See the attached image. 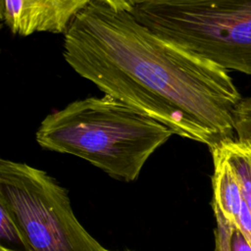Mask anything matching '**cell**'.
I'll list each match as a JSON object with an SVG mask.
<instances>
[{
    "instance_id": "6da1fadb",
    "label": "cell",
    "mask_w": 251,
    "mask_h": 251,
    "mask_svg": "<svg viewBox=\"0 0 251 251\" xmlns=\"http://www.w3.org/2000/svg\"><path fill=\"white\" fill-rule=\"evenodd\" d=\"M64 35L65 61L104 94L209 149L234 138V111L242 97L227 70L97 0Z\"/></svg>"
},
{
    "instance_id": "7a4b0ae2",
    "label": "cell",
    "mask_w": 251,
    "mask_h": 251,
    "mask_svg": "<svg viewBox=\"0 0 251 251\" xmlns=\"http://www.w3.org/2000/svg\"><path fill=\"white\" fill-rule=\"evenodd\" d=\"M173 134L160 122L104 94L75 100L49 114L35 138L44 149L77 156L115 178L133 181Z\"/></svg>"
},
{
    "instance_id": "3957f363",
    "label": "cell",
    "mask_w": 251,
    "mask_h": 251,
    "mask_svg": "<svg viewBox=\"0 0 251 251\" xmlns=\"http://www.w3.org/2000/svg\"><path fill=\"white\" fill-rule=\"evenodd\" d=\"M131 14L183 50L251 75V0H150Z\"/></svg>"
},
{
    "instance_id": "277c9868",
    "label": "cell",
    "mask_w": 251,
    "mask_h": 251,
    "mask_svg": "<svg viewBox=\"0 0 251 251\" xmlns=\"http://www.w3.org/2000/svg\"><path fill=\"white\" fill-rule=\"evenodd\" d=\"M0 204L31 251H103L75 218L68 191L46 172L1 159Z\"/></svg>"
},
{
    "instance_id": "5b68a950",
    "label": "cell",
    "mask_w": 251,
    "mask_h": 251,
    "mask_svg": "<svg viewBox=\"0 0 251 251\" xmlns=\"http://www.w3.org/2000/svg\"><path fill=\"white\" fill-rule=\"evenodd\" d=\"M93 0H1L2 22L17 35L66 33L75 18Z\"/></svg>"
},
{
    "instance_id": "8992f818",
    "label": "cell",
    "mask_w": 251,
    "mask_h": 251,
    "mask_svg": "<svg viewBox=\"0 0 251 251\" xmlns=\"http://www.w3.org/2000/svg\"><path fill=\"white\" fill-rule=\"evenodd\" d=\"M210 152L214 164L212 205L217 207L225 219L235 226L244 202L237 176L219 145L210 148Z\"/></svg>"
},
{
    "instance_id": "52a82bcc",
    "label": "cell",
    "mask_w": 251,
    "mask_h": 251,
    "mask_svg": "<svg viewBox=\"0 0 251 251\" xmlns=\"http://www.w3.org/2000/svg\"><path fill=\"white\" fill-rule=\"evenodd\" d=\"M233 169L243 196L251 213V139L231 138L219 144Z\"/></svg>"
},
{
    "instance_id": "ba28073f",
    "label": "cell",
    "mask_w": 251,
    "mask_h": 251,
    "mask_svg": "<svg viewBox=\"0 0 251 251\" xmlns=\"http://www.w3.org/2000/svg\"><path fill=\"white\" fill-rule=\"evenodd\" d=\"M0 251H31L20 227L0 204Z\"/></svg>"
},
{
    "instance_id": "9c48e42d",
    "label": "cell",
    "mask_w": 251,
    "mask_h": 251,
    "mask_svg": "<svg viewBox=\"0 0 251 251\" xmlns=\"http://www.w3.org/2000/svg\"><path fill=\"white\" fill-rule=\"evenodd\" d=\"M234 130L237 138L251 139V97L241 99L234 111Z\"/></svg>"
},
{
    "instance_id": "30bf717a",
    "label": "cell",
    "mask_w": 251,
    "mask_h": 251,
    "mask_svg": "<svg viewBox=\"0 0 251 251\" xmlns=\"http://www.w3.org/2000/svg\"><path fill=\"white\" fill-rule=\"evenodd\" d=\"M215 219H216V229H215V251H230L229 249V238L232 230V225L225 219L220 210L212 205Z\"/></svg>"
},
{
    "instance_id": "8fae6325",
    "label": "cell",
    "mask_w": 251,
    "mask_h": 251,
    "mask_svg": "<svg viewBox=\"0 0 251 251\" xmlns=\"http://www.w3.org/2000/svg\"><path fill=\"white\" fill-rule=\"evenodd\" d=\"M234 227L237 228L251 244V213L245 202H243L237 225Z\"/></svg>"
},
{
    "instance_id": "7c38bea8",
    "label": "cell",
    "mask_w": 251,
    "mask_h": 251,
    "mask_svg": "<svg viewBox=\"0 0 251 251\" xmlns=\"http://www.w3.org/2000/svg\"><path fill=\"white\" fill-rule=\"evenodd\" d=\"M97 1L107 5L108 7L116 11L131 13L135 7L150 0H97Z\"/></svg>"
},
{
    "instance_id": "4fadbf2b",
    "label": "cell",
    "mask_w": 251,
    "mask_h": 251,
    "mask_svg": "<svg viewBox=\"0 0 251 251\" xmlns=\"http://www.w3.org/2000/svg\"><path fill=\"white\" fill-rule=\"evenodd\" d=\"M229 249L230 251H251V244L233 226L229 238Z\"/></svg>"
},
{
    "instance_id": "5bb4252c",
    "label": "cell",
    "mask_w": 251,
    "mask_h": 251,
    "mask_svg": "<svg viewBox=\"0 0 251 251\" xmlns=\"http://www.w3.org/2000/svg\"><path fill=\"white\" fill-rule=\"evenodd\" d=\"M103 251H111V250H108V249H105V248H104ZM126 251H130V250H126Z\"/></svg>"
}]
</instances>
